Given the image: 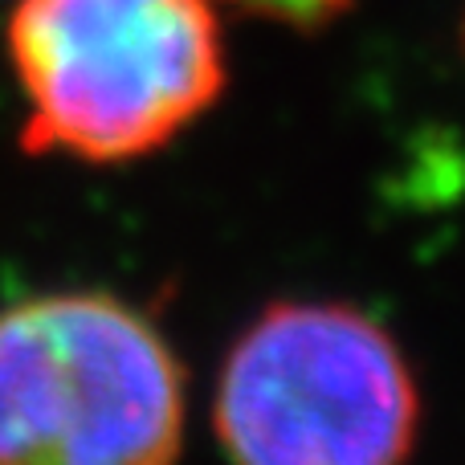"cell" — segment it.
Listing matches in <instances>:
<instances>
[{"label": "cell", "instance_id": "2", "mask_svg": "<svg viewBox=\"0 0 465 465\" xmlns=\"http://www.w3.org/2000/svg\"><path fill=\"white\" fill-rule=\"evenodd\" d=\"M184 388L160 331L106 294L0 311V465H176Z\"/></svg>", "mask_w": 465, "mask_h": 465}, {"label": "cell", "instance_id": "1", "mask_svg": "<svg viewBox=\"0 0 465 465\" xmlns=\"http://www.w3.org/2000/svg\"><path fill=\"white\" fill-rule=\"evenodd\" d=\"M8 57L25 143L94 163L163 147L225 86L213 0H16Z\"/></svg>", "mask_w": 465, "mask_h": 465}, {"label": "cell", "instance_id": "3", "mask_svg": "<svg viewBox=\"0 0 465 465\" xmlns=\"http://www.w3.org/2000/svg\"><path fill=\"white\" fill-rule=\"evenodd\" d=\"M217 433L232 465H404L417 388L360 311L273 306L225 360Z\"/></svg>", "mask_w": 465, "mask_h": 465}, {"label": "cell", "instance_id": "4", "mask_svg": "<svg viewBox=\"0 0 465 465\" xmlns=\"http://www.w3.org/2000/svg\"><path fill=\"white\" fill-rule=\"evenodd\" d=\"M245 8H257L265 16H286V21H319V16L343 8L347 0H237Z\"/></svg>", "mask_w": 465, "mask_h": 465}]
</instances>
